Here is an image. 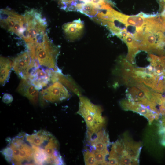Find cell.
Listing matches in <instances>:
<instances>
[{"instance_id": "1", "label": "cell", "mask_w": 165, "mask_h": 165, "mask_svg": "<svg viewBox=\"0 0 165 165\" xmlns=\"http://www.w3.org/2000/svg\"><path fill=\"white\" fill-rule=\"evenodd\" d=\"M79 98V108L77 113L84 119L87 130L94 133L104 128L106 120L102 116L101 107L93 104L85 97L81 95Z\"/></svg>"}, {"instance_id": "2", "label": "cell", "mask_w": 165, "mask_h": 165, "mask_svg": "<svg viewBox=\"0 0 165 165\" xmlns=\"http://www.w3.org/2000/svg\"><path fill=\"white\" fill-rule=\"evenodd\" d=\"M59 53L58 48L50 40L46 33L38 37L35 60L40 65L55 71L58 70L57 59Z\"/></svg>"}, {"instance_id": "3", "label": "cell", "mask_w": 165, "mask_h": 165, "mask_svg": "<svg viewBox=\"0 0 165 165\" xmlns=\"http://www.w3.org/2000/svg\"><path fill=\"white\" fill-rule=\"evenodd\" d=\"M23 16L25 30L22 38L26 44L31 43L38 35L46 32L47 22L40 12L35 9L26 11Z\"/></svg>"}, {"instance_id": "4", "label": "cell", "mask_w": 165, "mask_h": 165, "mask_svg": "<svg viewBox=\"0 0 165 165\" xmlns=\"http://www.w3.org/2000/svg\"><path fill=\"white\" fill-rule=\"evenodd\" d=\"M0 24L1 27L22 38L25 30L23 16L9 9L0 11Z\"/></svg>"}, {"instance_id": "5", "label": "cell", "mask_w": 165, "mask_h": 165, "mask_svg": "<svg viewBox=\"0 0 165 165\" xmlns=\"http://www.w3.org/2000/svg\"><path fill=\"white\" fill-rule=\"evenodd\" d=\"M70 97V93L64 86L62 83L56 82L41 92L40 100L43 105L46 102H58Z\"/></svg>"}, {"instance_id": "6", "label": "cell", "mask_w": 165, "mask_h": 165, "mask_svg": "<svg viewBox=\"0 0 165 165\" xmlns=\"http://www.w3.org/2000/svg\"><path fill=\"white\" fill-rule=\"evenodd\" d=\"M12 67L19 76L28 79L30 70L33 68L38 67V63L36 60L32 59L28 51L21 53L13 59Z\"/></svg>"}, {"instance_id": "7", "label": "cell", "mask_w": 165, "mask_h": 165, "mask_svg": "<svg viewBox=\"0 0 165 165\" xmlns=\"http://www.w3.org/2000/svg\"><path fill=\"white\" fill-rule=\"evenodd\" d=\"M88 143L94 153L103 152L109 153L107 147L110 144L108 134L105 130H101L92 134L88 138Z\"/></svg>"}, {"instance_id": "8", "label": "cell", "mask_w": 165, "mask_h": 165, "mask_svg": "<svg viewBox=\"0 0 165 165\" xmlns=\"http://www.w3.org/2000/svg\"><path fill=\"white\" fill-rule=\"evenodd\" d=\"M50 80L53 82H58L62 83L79 97L81 96L82 90L70 76L64 75L59 70H50Z\"/></svg>"}, {"instance_id": "9", "label": "cell", "mask_w": 165, "mask_h": 165, "mask_svg": "<svg viewBox=\"0 0 165 165\" xmlns=\"http://www.w3.org/2000/svg\"><path fill=\"white\" fill-rule=\"evenodd\" d=\"M29 81L38 89L46 86L50 80V70H44L35 68L30 73Z\"/></svg>"}, {"instance_id": "10", "label": "cell", "mask_w": 165, "mask_h": 165, "mask_svg": "<svg viewBox=\"0 0 165 165\" xmlns=\"http://www.w3.org/2000/svg\"><path fill=\"white\" fill-rule=\"evenodd\" d=\"M84 27L83 22L79 19L65 24L62 29L66 38L70 41H73L82 35Z\"/></svg>"}, {"instance_id": "11", "label": "cell", "mask_w": 165, "mask_h": 165, "mask_svg": "<svg viewBox=\"0 0 165 165\" xmlns=\"http://www.w3.org/2000/svg\"><path fill=\"white\" fill-rule=\"evenodd\" d=\"M21 95L27 97L33 104H36L38 100V89L27 79H22L16 89Z\"/></svg>"}, {"instance_id": "12", "label": "cell", "mask_w": 165, "mask_h": 165, "mask_svg": "<svg viewBox=\"0 0 165 165\" xmlns=\"http://www.w3.org/2000/svg\"><path fill=\"white\" fill-rule=\"evenodd\" d=\"M123 141L126 153L134 161L135 165L138 164L139 154L141 148V144L133 142L126 136L124 137Z\"/></svg>"}, {"instance_id": "13", "label": "cell", "mask_w": 165, "mask_h": 165, "mask_svg": "<svg viewBox=\"0 0 165 165\" xmlns=\"http://www.w3.org/2000/svg\"><path fill=\"white\" fill-rule=\"evenodd\" d=\"M53 135L50 133L42 130L32 134H26V141L31 145L42 147Z\"/></svg>"}, {"instance_id": "14", "label": "cell", "mask_w": 165, "mask_h": 165, "mask_svg": "<svg viewBox=\"0 0 165 165\" xmlns=\"http://www.w3.org/2000/svg\"><path fill=\"white\" fill-rule=\"evenodd\" d=\"M12 66V62L6 57H0V83L5 84L8 80Z\"/></svg>"}, {"instance_id": "15", "label": "cell", "mask_w": 165, "mask_h": 165, "mask_svg": "<svg viewBox=\"0 0 165 165\" xmlns=\"http://www.w3.org/2000/svg\"><path fill=\"white\" fill-rule=\"evenodd\" d=\"M32 147L34 163L37 165L49 164V157L44 149L34 145H32Z\"/></svg>"}, {"instance_id": "16", "label": "cell", "mask_w": 165, "mask_h": 165, "mask_svg": "<svg viewBox=\"0 0 165 165\" xmlns=\"http://www.w3.org/2000/svg\"><path fill=\"white\" fill-rule=\"evenodd\" d=\"M83 155L85 165H97L95 154L92 151L86 149L84 152Z\"/></svg>"}, {"instance_id": "17", "label": "cell", "mask_w": 165, "mask_h": 165, "mask_svg": "<svg viewBox=\"0 0 165 165\" xmlns=\"http://www.w3.org/2000/svg\"><path fill=\"white\" fill-rule=\"evenodd\" d=\"M97 165H107L108 162L106 160L107 156L109 153L103 152L94 153Z\"/></svg>"}, {"instance_id": "18", "label": "cell", "mask_w": 165, "mask_h": 165, "mask_svg": "<svg viewBox=\"0 0 165 165\" xmlns=\"http://www.w3.org/2000/svg\"><path fill=\"white\" fill-rule=\"evenodd\" d=\"M2 153L6 160L9 163H12V150L9 146L4 149Z\"/></svg>"}, {"instance_id": "19", "label": "cell", "mask_w": 165, "mask_h": 165, "mask_svg": "<svg viewBox=\"0 0 165 165\" xmlns=\"http://www.w3.org/2000/svg\"><path fill=\"white\" fill-rule=\"evenodd\" d=\"M13 100V98L11 95L9 94H5L2 98L3 102L6 104L10 103Z\"/></svg>"}, {"instance_id": "20", "label": "cell", "mask_w": 165, "mask_h": 165, "mask_svg": "<svg viewBox=\"0 0 165 165\" xmlns=\"http://www.w3.org/2000/svg\"><path fill=\"white\" fill-rule=\"evenodd\" d=\"M108 164L110 165H119V160L116 158L109 156Z\"/></svg>"}, {"instance_id": "21", "label": "cell", "mask_w": 165, "mask_h": 165, "mask_svg": "<svg viewBox=\"0 0 165 165\" xmlns=\"http://www.w3.org/2000/svg\"><path fill=\"white\" fill-rule=\"evenodd\" d=\"M162 105L165 108V97H164L162 104Z\"/></svg>"}, {"instance_id": "22", "label": "cell", "mask_w": 165, "mask_h": 165, "mask_svg": "<svg viewBox=\"0 0 165 165\" xmlns=\"http://www.w3.org/2000/svg\"><path fill=\"white\" fill-rule=\"evenodd\" d=\"M163 0L164 2H165V0Z\"/></svg>"}]
</instances>
